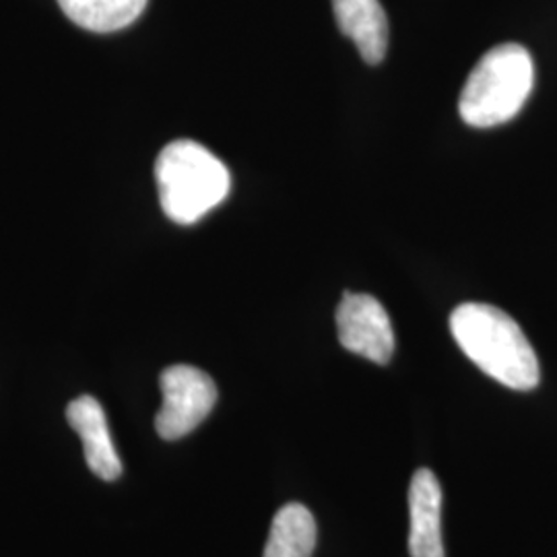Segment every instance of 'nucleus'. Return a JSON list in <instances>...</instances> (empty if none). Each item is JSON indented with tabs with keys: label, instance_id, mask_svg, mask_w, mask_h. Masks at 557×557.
Here are the masks:
<instances>
[{
	"label": "nucleus",
	"instance_id": "1",
	"mask_svg": "<svg viewBox=\"0 0 557 557\" xmlns=\"http://www.w3.org/2000/svg\"><path fill=\"white\" fill-rule=\"evenodd\" d=\"M453 337L462 354L490 379L515 391H533L541 379L537 356L522 329L490 304H460L450 317Z\"/></svg>",
	"mask_w": 557,
	"mask_h": 557
},
{
	"label": "nucleus",
	"instance_id": "2",
	"mask_svg": "<svg viewBox=\"0 0 557 557\" xmlns=\"http://www.w3.org/2000/svg\"><path fill=\"white\" fill-rule=\"evenodd\" d=\"M163 213L180 225L202 220L230 195L232 176L225 163L197 140H172L156 161Z\"/></svg>",
	"mask_w": 557,
	"mask_h": 557
},
{
	"label": "nucleus",
	"instance_id": "3",
	"mask_svg": "<svg viewBox=\"0 0 557 557\" xmlns=\"http://www.w3.org/2000/svg\"><path fill=\"white\" fill-rule=\"evenodd\" d=\"M535 85L531 52L520 44H502L483 54L458 100L460 119L475 128H492L515 119Z\"/></svg>",
	"mask_w": 557,
	"mask_h": 557
},
{
	"label": "nucleus",
	"instance_id": "4",
	"mask_svg": "<svg viewBox=\"0 0 557 557\" xmlns=\"http://www.w3.org/2000/svg\"><path fill=\"white\" fill-rule=\"evenodd\" d=\"M163 405L156 430L163 440H178L195 432L218 403L213 379L193 366H172L161 372Z\"/></svg>",
	"mask_w": 557,
	"mask_h": 557
},
{
	"label": "nucleus",
	"instance_id": "5",
	"mask_svg": "<svg viewBox=\"0 0 557 557\" xmlns=\"http://www.w3.org/2000/svg\"><path fill=\"white\" fill-rule=\"evenodd\" d=\"M341 345L361 358L386 366L395 354V331L379 299L368 294H345L337 308Z\"/></svg>",
	"mask_w": 557,
	"mask_h": 557
},
{
	"label": "nucleus",
	"instance_id": "6",
	"mask_svg": "<svg viewBox=\"0 0 557 557\" xmlns=\"http://www.w3.org/2000/svg\"><path fill=\"white\" fill-rule=\"evenodd\" d=\"M409 554L411 557H446L442 541V487L430 469L413 473L409 487Z\"/></svg>",
	"mask_w": 557,
	"mask_h": 557
},
{
	"label": "nucleus",
	"instance_id": "7",
	"mask_svg": "<svg viewBox=\"0 0 557 557\" xmlns=\"http://www.w3.org/2000/svg\"><path fill=\"white\" fill-rule=\"evenodd\" d=\"M66 419L83 440L85 460L89 469L103 481L119 479L122 473V462L114 448V442L108 430V419L100 403L87 395L75 398L66 407Z\"/></svg>",
	"mask_w": 557,
	"mask_h": 557
},
{
	"label": "nucleus",
	"instance_id": "8",
	"mask_svg": "<svg viewBox=\"0 0 557 557\" xmlns=\"http://www.w3.org/2000/svg\"><path fill=\"white\" fill-rule=\"evenodd\" d=\"M338 29L356 44L361 59L380 64L388 48V20L380 0H333Z\"/></svg>",
	"mask_w": 557,
	"mask_h": 557
},
{
	"label": "nucleus",
	"instance_id": "9",
	"mask_svg": "<svg viewBox=\"0 0 557 557\" xmlns=\"http://www.w3.org/2000/svg\"><path fill=\"white\" fill-rule=\"evenodd\" d=\"M317 535L312 512L301 504H287L273 518L264 557H312Z\"/></svg>",
	"mask_w": 557,
	"mask_h": 557
},
{
	"label": "nucleus",
	"instance_id": "10",
	"mask_svg": "<svg viewBox=\"0 0 557 557\" xmlns=\"http://www.w3.org/2000/svg\"><path fill=\"white\" fill-rule=\"evenodd\" d=\"M62 13L87 32L112 34L139 20L147 0H59Z\"/></svg>",
	"mask_w": 557,
	"mask_h": 557
}]
</instances>
